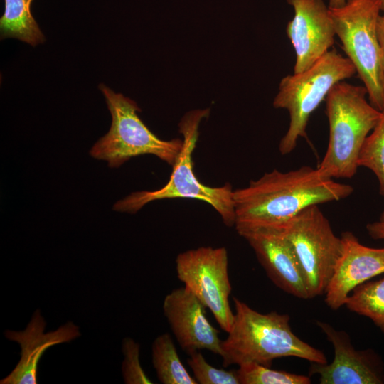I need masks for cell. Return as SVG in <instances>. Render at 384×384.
I'll list each match as a JSON object with an SVG mask.
<instances>
[{
  "instance_id": "7a4b0ae2",
  "label": "cell",
  "mask_w": 384,
  "mask_h": 384,
  "mask_svg": "<svg viewBox=\"0 0 384 384\" xmlns=\"http://www.w3.org/2000/svg\"><path fill=\"white\" fill-rule=\"evenodd\" d=\"M234 319L221 342L223 366L255 362L271 367L274 359L293 356L311 363H326L325 354L297 337L288 314L260 313L233 297Z\"/></svg>"
},
{
  "instance_id": "ac0fdd59",
  "label": "cell",
  "mask_w": 384,
  "mask_h": 384,
  "mask_svg": "<svg viewBox=\"0 0 384 384\" xmlns=\"http://www.w3.org/2000/svg\"><path fill=\"white\" fill-rule=\"evenodd\" d=\"M344 305L350 311L370 319L384 334V278L356 287Z\"/></svg>"
},
{
  "instance_id": "5b68a950",
  "label": "cell",
  "mask_w": 384,
  "mask_h": 384,
  "mask_svg": "<svg viewBox=\"0 0 384 384\" xmlns=\"http://www.w3.org/2000/svg\"><path fill=\"white\" fill-rule=\"evenodd\" d=\"M356 73L351 61L333 49L306 70L281 80L273 106L287 110L290 118L289 128L279 145L282 154L291 153L297 146L299 138H307L306 127L310 115L336 84L350 78Z\"/></svg>"
},
{
  "instance_id": "4fadbf2b",
  "label": "cell",
  "mask_w": 384,
  "mask_h": 384,
  "mask_svg": "<svg viewBox=\"0 0 384 384\" xmlns=\"http://www.w3.org/2000/svg\"><path fill=\"white\" fill-rule=\"evenodd\" d=\"M341 238L342 252L325 292V302L334 310L345 304L356 287L384 273V247L365 246L348 231Z\"/></svg>"
},
{
  "instance_id": "5bb4252c",
  "label": "cell",
  "mask_w": 384,
  "mask_h": 384,
  "mask_svg": "<svg viewBox=\"0 0 384 384\" xmlns=\"http://www.w3.org/2000/svg\"><path fill=\"white\" fill-rule=\"evenodd\" d=\"M333 346L334 357L328 364L311 363L309 375H319L321 384H380L383 377L370 351H357L348 334L330 324L317 321Z\"/></svg>"
},
{
  "instance_id": "3957f363",
  "label": "cell",
  "mask_w": 384,
  "mask_h": 384,
  "mask_svg": "<svg viewBox=\"0 0 384 384\" xmlns=\"http://www.w3.org/2000/svg\"><path fill=\"white\" fill-rule=\"evenodd\" d=\"M365 87L344 80L326 96L329 137L326 154L317 169L328 178H350L356 173L362 145L379 122L382 112L366 100Z\"/></svg>"
},
{
  "instance_id": "9a60e30c",
  "label": "cell",
  "mask_w": 384,
  "mask_h": 384,
  "mask_svg": "<svg viewBox=\"0 0 384 384\" xmlns=\"http://www.w3.org/2000/svg\"><path fill=\"white\" fill-rule=\"evenodd\" d=\"M241 236L248 242L267 275L277 287L299 299H309L298 260L280 230L261 228Z\"/></svg>"
},
{
  "instance_id": "ffe728a7",
  "label": "cell",
  "mask_w": 384,
  "mask_h": 384,
  "mask_svg": "<svg viewBox=\"0 0 384 384\" xmlns=\"http://www.w3.org/2000/svg\"><path fill=\"white\" fill-rule=\"evenodd\" d=\"M236 373L240 384H309L307 375L271 369L255 362L239 366Z\"/></svg>"
},
{
  "instance_id": "e0dca14e",
  "label": "cell",
  "mask_w": 384,
  "mask_h": 384,
  "mask_svg": "<svg viewBox=\"0 0 384 384\" xmlns=\"http://www.w3.org/2000/svg\"><path fill=\"white\" fill-rule=\"evenodd\" d=\"M151 361L159 380L163 384H197L181 362L171 336H158L151 345Z\"/></svg>"
},
{
  "instance_id": "7402d4cb",
  "label": "cell",
  "mask_w": 384,
  "mask_h": 384,
  "mask_svg": "<svg viewBox=\"0 0 384 384\" xmlns=\"http://www.w3.org/2000/svg\"><path fill=\"white\" fill-rule=\"evenodd\" d=\"M124 361L122 363V373L127 384H151L139 360L140 346L132 338L126 337L122 343Z\"/></svg>"
},
{
  "instance_id": "44dd1931",
  "label": "cell",
  "mask_w": 384,
  "mask_h": 384,
  "mask_svg": "<svg viewBox=\"0 0 384 384\" xmlns=\"http://www.w3.org/2000/svg\"><path fill=\"white\" fill-rule=\"evenodd\" d=\"M187 363L200 384H240L236 370H225L209 364L199 351L191 353Z\"/></svg>"
},
{
  "instance_id": "277c9868",
  "label": "cell",
  "mask_w": 384,
  "mask_h": 384,
  "mask_svg": "<svg viewBox=\"0 0 384 384\" xmlns=\"http://www.w3.org/2000/svg\"><path fill=\"white\" fill-rule=\"evenodd\" d=\"M209 109L187 112L178 124L183 135V147L174 164L167 183L156 191L133 192L114 203L113 210L136 213L149 202L162 199L190 198L204 201L220 215L228 227L235 225L233 190L230 184L211 187L204 185L193 171L192 155L198 137L201 120L209 114Z\"/></svg>"
},
{
  "instance_id": "52a82bcc",
  "label": "cell",
  "mask_w": 384,
  "mask_h": 384,
  "mask_svg": "<svg viewBox=\"0 0 384 384\" xmlns=\"http://www.w3.org/2000/svg\"><path fill=\"white\" fill-rule=\"evenodd\" d=\"M336 36L364 83L370 104L384 110L382 53L378 36V20L381 11L379 0H348L330 9Z\"/></svg>"
},
{
  "instance_id": "603a6c76",
  "label": "cell",
  "mask_w": 384,
  "mask_h": 384,
  "mask_svg": "<svg viewBox=\"0 0 384 384\" xmlns=\"http://www.w3.org/2000/svg\"><path fill=\"white\" fill-rule=\"evenodd\" d=\"M368 234L375 240H384V221L378 220L366 226Z\"/></svg>"
},
{
  "instance_id": "83f0119b",
  "label": "cell",
  "mask_w": 384,
  "mask_h": 384,
  "mask_svg": "<svg viewBox=\"0 0 384 384\" xmlns=\"http://www.w3.org/2000/svg\"><path fill=\"white\" fill-rule=\"evenodd\" d=\"M33 1V0H31V1Z\"/></svg>"
},
{
  "instance_id": "484cf974",
  "label": "cell",
  "mask_w": 384,
  "mask_h": 384,
  "mask_svg": "<svg viewBox=\"0 0 384 384\" xmlns=\"http://www.w3.org/2000/svg\"><path fill=\"white\" fill-rule=\"evenodd\" d=\"M380 5V10L384 13V0H379Z\"/></svg>"
},
{
  "instance_id": "30bf717a",
  "label": "cell",
  "mask_w": 384,
  "mask_h": 384,
  "mask_svg": "<svg viewBox=\"0 0 384 384\" xmlns=\"http://www.w3.org/2000/svg\"><path fill=\"white\" fill-rule=\"evenodd\" d=\"M287 1L294 12L286 31L296 55L294 73H299L329 50L336 33L329 8L323 0Z\"/></svg>"
},
{
  "instance_id": "8992f818",
  "label": "cell",
  "mask_w": 384,
  "mask_h": 384,
  "mask_svg": "<svg viewBox=\"0 0 384 384\" xmlns=\"http://www.w3.org/2000/svg\"><path fill=\"white\" fill-rule=\"evenodd\" d=\"M112 116L109 132L92 147L90 154L95 159L107 161L111 168H118L131 158L152 154L170 166L178 159L183 139L163 140L154 134L137 114L140 108L130 98L100 84Z\"/></svg>"
},
{
  "instance_id": "4316f807",
  "label": "cell",
  "mask_w": 384,
  "mask_h": 384,
  "mask_svg": "<svg viewBox=\"0 0 384 384\" xmlns=\"http://www.w3.org/2000/svg\"><path fill=\"white\" fill-rule=\"evenodd\" d=\"M380 220H383L384 221V211L382 213V214L380 215Z\"/></svg>"
},
{
  "instance_id": "7c38bea8",
  "label": "cell",
  "mask_w": 384,
  "mask_h": 384,
  "mask_svg": "<svg viewBox=\"0 0 384 384\" xmlns=\"http://www.w3.org/2000/svg\"><path fill=\"white\" fill-rule=\"evenodd\" d=\"M46 327L45 319L41 311L36 309L24 330L5 331V337L17 343L21 353L16 367L1 380V384L38 383V366L44 352L53 346L69 343L81 336L79 327L73 321H67L49 332H45Z\"/></svg>"
},
{
  "instance_id": "9c48e42d",
  "label": "cell",
  "mask_w": 384,
  "mask_h": 384,
  "mask_svg": "<svg viewBox=\"0 0 384 384\" xmlns=\"http://www.w3.org/2000/svg\"><path fill=\"white\" fill-rule=\"evenodd\" d=\"M178 279L208 308L225 332L232 326L234 313L229 297L228 257L225 247H201L178 254L176 258Z\"/></svg>"
},
{
  "instance_id": "cb8c5ba5",
  "label": "cell",
  "mask_w": 384,
  "mask_h": 384,
  "mask_svg": "<svg viewBox=\"0 0 384 384\" xmlns=\"http://www.w3.org/2000/svg\"><path fill=\"white\" fill-rule=\"evenodd\" d=\"M378 36L382 53V78L384 87V14L380 15L378 20Z\"/></svg>"
},
{
  "instance_id": "8fae6325",
  "label": "cell",
  "mask_w": 384,
  "mask_h": 384,
  "mask_svg": "<svg viewBox=\"0 0 384 384\" xmlns=\"http://www.w3.org/2000/svg\"><path fill=\"white\" fill-rule=\"evenodd\" d=\"M204 304L186 287L164 298V314L178 343L188 355L206 349L220 356L219 331L208 320Z\"/></svg>"
},
{
  "instance_id": "d6986e66",
  "label": "cell",
  "mask_w": 384,
  "mask_h": 384,
  "mask_svg": "<svg viewBox=\"0 0 384 384\" xmlns=\"http://www.w3.org/2000/svg\"><path fill=\"white\" fill-rule=\"evenodd\" d=\"M381 117L366 138L358 157V166L371 170L376 176L380 193L384 197V110Z\"/></svg>"
},
{
  "instance_id": "6da1fadb",
  "label": "cell",
  "mask_w": 384,
  "mask_h": 384,
  "mask_svg": "<svg viewBox=\"0 0 384 384\" xmlns=\"http://www.w3.org/2000/svg\"><path fill=\"white\" fill-rule=\"evenodd\" d=\"M353 191L351 185L323 176L317 168L274 169L233 190L234 226L240 236L257 229H279L307 207L340 201Z\"/></svg>"
},
{
  "instance_id": "2e32d148",
  "label": "cell",
  "mask_w": 384,
  "mask_h": 384,
  "mask_svg": "<svg viewBox=\"0 0 384 384\" xmlns=\"http://www.w3.org/2000/svg\"><path fill=\"white\" fill-rule=\"evenodd\" d=\"M5 9L0 18L1 38H14L35 46L45 37L31 13V0H4Z\"/></svg>"
},
{
  "instance_id": "d4e9b609",
  "label": "cell",
  "mask_w": 384,
  "mask_h": 384,
  "mask_svg": "<svg viewBox=\"0 0 384 384\" xmlns=\"http://www.w3.org/2000/svg\"><path fill=\"white\" fill-rule=\"evenodd\" d=\"M348 0H329V8L336 9L344 6Z\"/></svg>"
},
{
  "instance_id": "ba28073f",
  "label": "cell",
  "mask_w": 384,
  "mask_h": 384,
  "mask_svg": "<svg viewBox=\"0 0 384 384\" xmlns=\"http://www.w3.org/2000/svg\"><path fill=\"white\" fill-rule=\"evenodd\" d=\"M279 230L298 260L309 299L325 294L343 243L318 205L304 209Z\"/></svg>"
}]
</instances>
